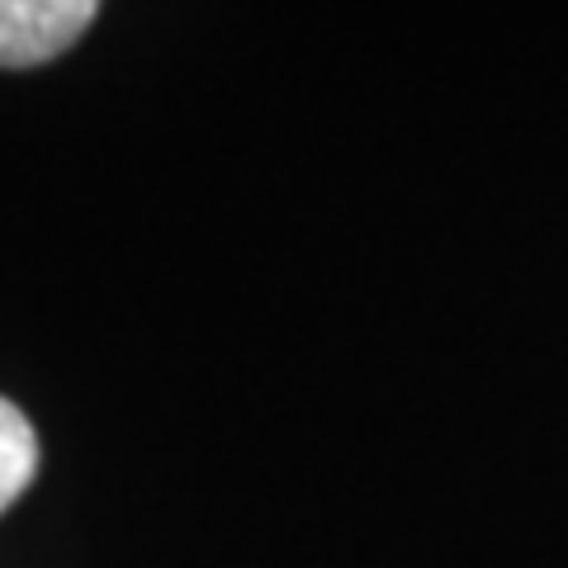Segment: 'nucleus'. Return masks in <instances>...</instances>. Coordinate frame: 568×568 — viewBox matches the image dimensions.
<instances>
[{"label":"nucleus","instance_id":"f257e3e1","mask_svg":"<svg viewBox=\"0 0 568 568\" xmlns=\"http://www.w3.org/2000/svg\"><path fill=\"white\" fill-rule=\"evenodd\" d=\"M95 20V0H0V67L52 62Z\"/></svg>","mask_w":568,"mask_h":568},{"label":"nucleus","instance_id":"f03ea898","mask_svg":"<svg viewBox=\"0 0 568 568\" xmlns=\"http://www.w3.org/2000/svg\"><path fill=\"white\" fill-rule=\"evenodd\" d=\"M39 474V436L33 422L0 394V511H10Z\"/></svg>","mask_w":568,"mask_h":568}]
</instances>
